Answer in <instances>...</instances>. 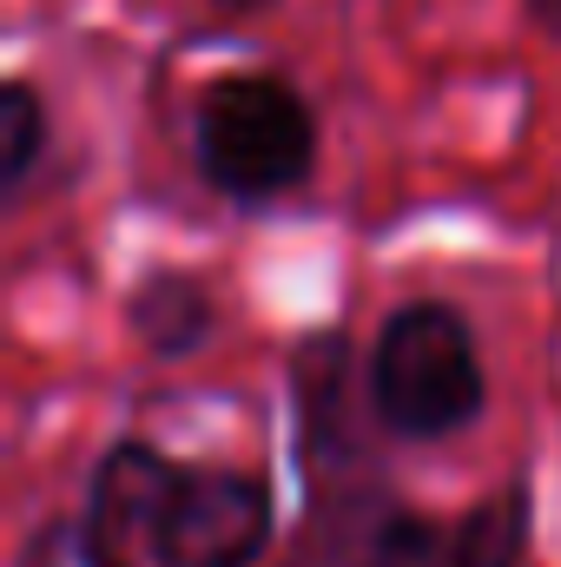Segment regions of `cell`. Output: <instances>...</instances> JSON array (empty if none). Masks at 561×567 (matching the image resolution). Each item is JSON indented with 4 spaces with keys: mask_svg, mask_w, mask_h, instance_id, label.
<instances>
[{
    "mask_svg": "<svg viewBox=\"0 0 561 567\" xmlns=\"http://www.w3.org/2000/svg\"><path fill=\"white\" fill-rule=\"evenodd\" d=\"M278 535V488L265 468L172 455L140 528L145 567H258Z\"/></svg>",
    "mask_w": 561,
    "mask_h": 567,
    "instance_id": "3",
    "label": "cell"
},
{
    "mask_svg": "<svg viewBox=\"0 0 561 567\" xmlns=\"http://www.w3.org/2000/svg\"><path fill=\"white\" fill-rule=\"evenodd\" d=\"M456 548V515H436V508H417V502H397L377 528V548H370V567H442Z\"/></svg>",
    "mask_w": 561,
    "mask_h": 567,
    "instance_id": "10",
    "label": "cell"
},
{
    "mask_svg": "<svg viewBox=\"0 0 561 567\" xmlns=\"http://www.w3.org/2000/svg\"><path fill=\"white\" fill-rule=\"evenodd\" d=\"M7 567H133L126 548H113L80 508H53L40 522H27V535L13 542Z\"/></svg>",
    "mask_w": 561,
    "mask_h": 567,
    "instance_id": "9",
    "label": "cell"
},
{
    "mask_svg": "<svg viewBox=\"0 0 561 567\" xmlns=\"http://www.w3.org/2000/svg\"><path fill=\"white\" fill-rule=\"evenodd\" d=\"M212 13H225V20H258V13H272V7H284V0H205Z\"/></svg>",
    "mask_w": 561,
    "mask_h": 567,
    "instance_id": "11",
    "label": "cell"
},
{
    "mask_svg": "<svg viewBox=\"0 0 561 567\" xmlns=\"http://www.w3.org/2000/svg\"><path fill=\"white\" fill-rule=\"evenodd\" d=\"M284 390H290V449L304 482H337V475H377V442L364 403V350L350 343L344 323H317L290 343L284 357Z\"/></svg>",
    "mask_w": 561,
    "mask_h": 567,
    "instance_id": "4",
    "label": "cell"
},
{
    "mask_svg": "<svg viewBox=\"0 0 561 567\" xmlns=\"http://www.w3.org/2000/svg\"><path fill=\"white\" fill-rule=\"evenodd\" d=\"M304 515L290 528L272 567H370V548H377V528L384 515L404 502L384 468L377 475H337V482H304Z\"/></svg>",
    "mask_w": 561,
    "mask_h": 567,
    "instance_id": "5",
    "label": "cell"
},
{
    "mask_svg": "<svg viewBox=\"0 0 561 567\" xmlns=\"http://www.w3.org/2000/svg\"><path fill=\"white\" fill-rule=\"evenodd\" d=\"M192 172L238 212L284 205L310 185L324 126L310 93L284 66H225L192 93Z\"/></svg>",
    "mask_w": 561,
    "mask_h": 567,
    "instance_id": "1",
    "label": "cell"
},
{
    "mask_svg": "<svg viewBox=\"0 0 561 567\" xmlns=\"http://www.w3.org/2000/svg\"><path fill=\"white\" fill-rule=\"evenodd\" d=\"M120 317L152 363H185L225 330V297L192 265H145L120 297Z\"/></svg>",
    "mask_w": 561,
    "mask_h": 567,
    "instance_id": "6",
    "label": "cell"
},
{
    "mask_svg": "<svg viewBox=\"0 0 561 567\" xmlns=\"http://www.w3.org/2000/svg\"><path fill=\"white\" fill-rule=\"evenodd\" d=\"M364 403L384 442L436 449L489 410V363L456 297H397L364 343Z\"/></svg>",
    "mask_w": 561,
    "mask_h": 567,
    "instance_id": "2",
    "label": "cell"
},
{
    "mask_svg": "<svg viewBox=\"0 0 561 567\" xmlns=\"http://www.w3.org/2000/svg\"><path fill=\"white\" fill-rule=\"evenodd\" d=\"M47 145H53V120H47V100L27 73H7L0 86V198L20 205L47 165Z\"/></svg>",
    "mask_w": 561,
    "mask_h": 567,
    "instance_id": "8",
    "label": "cell"
},
{
    "mask_svg": "<svg viewBox=\"0 0 561 567\" xmlns=\"http://www.w3.org/2000/svg\"><path fill=\"white\" fill-rule=\"evenodd\" d=\"M522 13H529L549 40H561V0H522Z\"/></svg>",
    "mask_w": 561,
    "mask_h": 567,
    "instance_id": "12",
    "label": "cell"
},
{
    "mask_svg": "<svg viewBox=\"0 0 561 567\" xmlns=\"http://www.w3.org/2000/svg\"><path fill=\"white\" fill-rule=\"evenodd\" d=\"M529 535H536V488L529 475H509L456 515V548L442 567H529Z\"/></svg>",
    "mask_w": 561,
    "mask_h": 567,
    "instance_id": "7",
    "label": "cell"
}]
</instances>
